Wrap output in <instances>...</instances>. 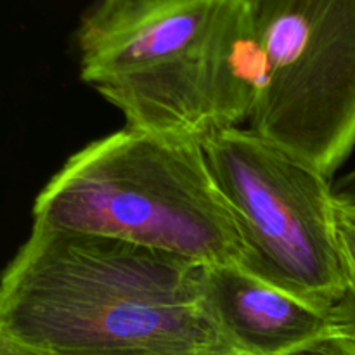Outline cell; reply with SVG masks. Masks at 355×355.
Wrapping results in <instances>:
<instances>
[{
    "label": "cell",
    "mask_w": 355,
    "mask_h": 355,
    "mask_svg": "<svg viewBox=\"0 0 355 355\" xmlns=\"http://www.w3.org/2000/svg\"><path fill=\"white\" fill-rule=\"evenodd\" d=\"M0 335L35 355H238L208 318L200 266L38 229L0 277Z\"/></svg>",
    "instance_id": "obj_1"
},
{
    "label": "cell",
    "mask_w": 355,
    "mask_h": 355,
    "mask_svg": "<svg viewBox=\"0 0 355 355\" xmlns=\"http://www.w3.org/2000/svg\"><path fill=\"white\" fill-rule=\"evenodd\" d=\"M331 193L336 203L355 207V168L331 184Z\"/></svg>",
    "instance_id": "obj_9"
},
{
    "label": "cell",
    "mask_w": 355,
    "mask_h": 355,
    "mask_svg": "<svg viewBox=\"0 0 355 355\" xmlns=\"http://www.w3.org/2000/svg\"><path fill=\"white\" fill-rule=\"evenodd\" d=\"M260 54L253 134L331 180L355 148V0H246Z\"/></svg>",
    "instance_id": "obj_5"
},
{
    "label": "cell",
    "mask_w": 355,
    "mask_h": 355,
    "mask_svg": "<svg viewBox=\"0 0 355 355\" xmlns=\"http://www.w3.org/2000/svg\"><path fill=\"white\" fill-rule=\"evenodd\" d=\"M291 355H355V340L345 333H335Z\"/></svg>",
    "instance_id": "obj_8"
},
{
    "label": "cell",
    "mask_w": 355,
    "mask_h": 355,
    "mask_svg": "<svg viewBox=\"0 0 355 355\" xmlns=\"http://www.w3.org/2000/svg\"><path fill=\"white\" fill-rule=\"evenodd\" d=\"M200 286L208 318L238 355H291L343 333L336 309L300 300L239 263L201 266Z\"/></svg>",
    "instance_id": "obj_6"
},
{
    "label": "cell",
    "mask_w": 355,
    "mask_h": 355,
    "mask_svg": "<svg viewBox=\"0 0 355 355\" xmlns=\"http://www.w3.org/2000/svg\"><path fill=\"white\" fill-rule=\"evenodd\" d=\"M0 355H35V354L26 352V350L14 345V343H10L9 340H6L2 335H0Z\"/></svg>",
    "instance_id": "obj_10"
},
{
    "label": "cell",
    "mask_w": 355,
    "mask_h": 355,
    "mask_svg": "<svg viewBox=\"0 0 355 355\" xmlns=\"http://www.w3.org/2000/svg\"><path fill=\"white\" fill-rule=\"evenodd\" d=\"M335 218L345 279V295L336 307V312L342 331L355 340V207L335 201Z\"/></svg>",
    "instance_id": "obj_7"
},
{
    "label": "cell",
    "mask_w": 355,
    "mask_h": 355,
    "mask_svg": "<svg viewBox=\"0 0 355 355\" xmlns=\"http://www.w3.org/2000/svg\"><path fill=\"white\" fill-rule=\"evenodd\" d=\"M245 250L243 267L324 311L345 295L331 180L253 134L229 128L201 144Z\"/></svg>",
    "instance_id": "obj_4"
},
{
    "label": "cell",
    "mask_w": 355,
    "mask_h": 355,
    "mask_svg": "<svg viewBox=\"0 0 355 355\" xmlns=\"http://www.w3.org/2000/svg\"><path fill=\"white\" fill-rule=\"evenodd\" d=\"M33 229L116 239L200 267L245 259L201 144L128 127L64 163L35 201Z\"/></svg>",
    "instance_id": "obj_3"
},
{
    "label": "cell",
    "mask_w": 355,
    "mask_h": 355,
    "mask_svg": "<svg viewBox=\"0 0 355 355\" xmlns=\"http://www.w3.org/2000/svg\"><path fill=\"white\" fill-rule=\"evenodd\" d=\"M76 45L83 82L158 137L203 144L248 121L259 92L246 0H96Z\"/></svg>",
    "instance_id": "obj_2"
}]
</instances>
